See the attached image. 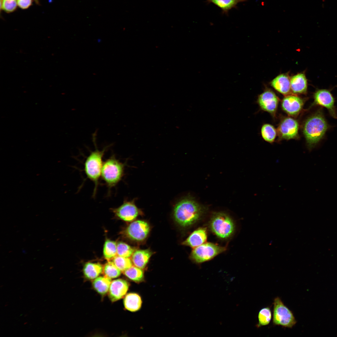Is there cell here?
<instances>
[{"mask_svg":"<svg viewBox=\"0 0 337 337\" xmlns=\"http://www.w3.org/2000/svg\"><path fill=\"white\" fill-rule=\"evenodd\" d=\"M204 207L192 198L185 197L178 201L173 210V216L176 222L183 227H189L198 222L205 212Z\"/></svg>","mask_w":337,"mask_h":337,"instance_id":"obj_1","label":"cell"},{"mask_svg":"<svg viewBox=\"0 0 337 337\" xmlns=\"http://www.w3.org/2000/svg\"><path fill=\"white\" fill-rule=\"evenodd\" d=\"M328 128L321 109L318 110L305 121L303 127L308 148H314L324 137Z\"/></svg>","mask_w":337,"mask_h":337,"instance_id":"obj_2","label":"cell"},{"mask_svg":"<svg viewBox=\"0 0 337 337\" xmlns=\"http://www.w3.org/2000/svg\"><path fill=\"white\" fill-rule=\"evenodd\" d=\"M96 135H93V140L95 146V150L91 152L86 158L84 164V170L87 177L94 184L93 196L95 197L96 193L101 177L103 164V158L105 152L110 145L105 147L101 150L97 148L95 142Z\"/></svg>","mask_w":337,"mask_h":337,"instance_id":"obj_3","label":"cell"},{"mask_svg":"<svg viewBox=\"0 0 337 337\" xmlns=\"http://www.w3.org/2000/svg\"><path fill=\"white\" fill-rule=\"evenodd\" d=\"M125 164L117 159L114 154L103 162L101 177L110 190L121 180L124 174Z\"/></svg>","mask_w":337,"mask_h":337,"instance_id":"obj_4","label":"cell"},{"mask_svg":"<svg viewBox=\"0 0 337 337\" xmlns=\"http://www.w3.org/2000/svg\"><path fill=\"white\" fill-rule=\"evenodd\" d=\"M209 225L212 232L222 239L230 237L233 233L235 228L232 219L226 213L221 212L213 214Z\"/></svg>","mask_w":337,"mask_h":337,"instance_id":"obj_5","label":"cell"},{"mask_svg":"<svg viewBox=\"0 0 337 337\" xmlns=\"http://www.w3.org/2000/svg\"><path fill=\"white\" fill-rule=\"evenodd\" d=\"M273 305V324L286 328H292L297 322L292 312L278 297L274 299Z\"/></svg>","mask_w":337,"mask_h":337,"instance_id":"obj_6","label":"cell"},{"mask_svg":"<svg viewBox=\"0 0 337 337\" xmlns=\"http://www.w3.org/2000/svg\"><path fill=\"white\" fill-rule=\"evenodd\" d=\"M225 247L207 242L196 247L190 254V258L197 263L209 261L226 250Z\"/></svg>","mask_w":337,"mask_h":337,"instance_id":"obj_7","label":"cell"},{"mask_svg":"<svg viewBox=\"0 0 337 337\" xmlns=\"http://www.w3.org/2000/svg\"><path fill=\"white\" fill-rule=\"evenodd\" d=\"M150 230L149 225L147 222L138 220L133 222L128 226L125 231V234L129 239L140 242L147 238Z\"/></svg>","mask_w":337,"mask_h":337,"instance_id":"obj_8","label":"cell"},{"mask_svg":"<svg viewBox=\"0 0 337 337\" xmlns=\"http://www.w3.org/2000/svg\"><path fill=\"white\" fill-rule=\"evenodd\" d=\"M314 102L312 106L319 105L326 108L330 114L335 118H337V114L335 106V99L330 92L326 89L317 90L314 94Z\"/></svg>","mask_w":337,"mask_h":337,"instance_id":"obj_9","label":"cell"},{"mask_svg":"<svg viewBox=\"0 0 337 337\" xmlns=\"http://www.w3.org/2000/svg\"><path fill=\"white\" fill-rule=\"evenodd\" d=\"M112 210L116 216L127 222L133 221L140 213L139 210L135 205L134 200H125L122 205L116 208L112 209Z\"/></svg>","mask_w":337,"mask_h":337,"instance_id":"obj_10","label":"cell"},{"mask_svg":"<svg viewBox=\"0 0 337 337\" xmlns=\"http://www.w3.org/2000/svg\"><path fill=\"white\" fill-rule=\"evenodd\" d=\"M299 124L295 120L290 117L284 119L279 126L277 132L281 139H295L298 136Z\"/></svg>","mask_w":337,"mask_h":337,"instance_id":"obj_11","label":"cell"},{"mask_svg":"<svg viewBox=\"0 0 337 337\" xmlns=\"http://www.w3.org/2000/svg\"><path fill=\"white\" fill-rule=\"evenodd\" d=\"M278 98L273 92L266 90L259 95L258 102L263 110L271 114H274L276 110Z\"/></svg>","mask_w":337,"mask_h":337,"instance_id":"obj_12","label":"cell"},{"mask_svg":"<svg viewBox=\"0 0 337 337\" xmlns=\"http://www.w3.org/2000/svg\"><path fill=\"white\" fill-rule=\"evenodd\" d=\"M129 287V284L126 280L118 279L111 283L108 291V296L112 302L122 298L126 294Z\"/></svg>","mask_w":337,"mask_h":337,"instance_id":"obj_13","label":"cell"},{"mask_svg":"<svg viewBox=\"0 0 337 337\" xmlns=\"http://www.w3.org/2000/svg\"><path fill=\"white\" fill-rule=\"evenodd\" d=\"M304 104L303 100L296 95H287L283 99L281 104L283 110L291 115H297L301 110Z\"/></svg>","mask_w":337,"mask_h":337,"instance_id":"obj_14","label":"cell"},{"mask_svg":"<svg viewBox=\"0 0 337 337\" xmlns=\"http://www.w3.org/2000/svg\"><path fill=\"white\" fill-rule=\"evenodd\" d=\"M207 237L206 229L200 228L192 232L182 244L194 248L204 243Z\"/></svg>","mask_w":337,"mask_h":337,"instance_id":"obj_15","label":"cell"},{"mask_svg":"<svg viewBox=\"0 0 337 337\" xmlns=\"http://www.w3.org/2000/svg\"><path fill=\"white\" fill-rule=\"evenodd\" d=\"M291 90L295 94L306 93L307 88V81L305 74L299 73L290 78Z\"/></svg>","mask_w":337,"mask_h":337,"instance_id":"obj_16","label":"cell"},{"mask_svg":"<svg viewBox=\"0 0 337 337\" xmlns=\"http://www.w3.org/2000/svg\"><path fill=\"white\" fill-rule=\"evenodd\" d=\"M271 86L277 91L285 95L290 93L291 90L290 78L287 74H280L273 79Z\"/></svg>","mask_w":337,"mask_h":337,"instance_id":"obj_17","label":"cell"},{"mask_svg":"<svg viewBox=\"0 0 337 337\" xmlns=\"http://www.w3.org/2000/svg\"><path fill=\"white\" fill-rule=\"evenodd\" d=\"M152 255L149 250H139L134 251L132 256V261L136 267L144 268Z\"/></svg>","mask_w":337,"mask_h":337,"instance_id":"obj_18","label":"cell"},{"mask_svg":"<svg viewBox=\"0 0 337 337\" xmlns=\"http://www.w3.org/2000/svg\"><path fill=\"white\" fill-rule=\"evenodd\" d=\"M125 308L131 312H135L139 310L141 306L142 301L140 296L134 293L127 294L123 301Z\"/></svg>","mask_w":337,"mask_h":337,"instance_id":"obj_19","label":"cell"},{"mask_svg":"<svg viewBox=\"0 0 337 337\" xmlns=\"http://www.w3.org/2000/svg\"><path fill=\"white\" fill-rule=\"evenodd\" d=\"M103 267L99 263L87 262L83 268V273L86 278L92 280L98 277L103 271Z\"/></svg>","mask_w":337,"mask_h":337,"instance_id":"obj_20","label":"cell"},{"mask_svg":"<svg viewBox=\"0 0 337 337\" xmlns=\"http://www.w3.org/2000/svg\"><path fill=\"white\" fill-rule=\"evenodd\" d=\"M111 282V279L104 276L95 279L92 285L93 288L96 292L104 296L109 291Z\"/></svg>","mask_w":337,"mask_h":337,"instance_id":"obj_21","label":"cell"},{"mask_svg":"<svg viewBox=\"0 0 337 337\" xmlns=\"http://www.w3.org/2000/svg\"><path fill=\"white\" fill-rule=\"evenodd\" d=\"M247 0H207L208 3H212L220 8L223 13L227 15L229 11L236 8L238 4Z\"/></svg>","mask_w":337,"mask_h":337,"instance_id":"obj_22","label":"cell"},{"mask_svg":"<svg viewBox=\"0 0 337 337\" xmlns=\"http://www.w3.org/2000/svg\"><path fill=\"white\" fill-rule=\"evenodd\" d=\"M116 242L109 239L106 240L104 246L103 253L105 258L108 260H112L117 255Z\"/></svg>","mask_w":337,"mask_h":337,"instance_id":"obj_23","label":"cell"},{"mask_svg":"<svg viewBox=\"0 0 337 337\" xmlns=\"http://www.w3.org/2000/svg\"><path fill=\"white\" fill-rule=\"evenodd\" d=\"M272 318L271 309L269 307H264L261 309L258 315V323L257 327L266 326L269 324Z\"/></svg>","mask_w":337,"mask_h":337,"instance_id":"obj_24","label":"cell"},{"mask_svg":"<svg viewBox=\"0 0 337 337\" xmlns=\"http://www.w3.org/2000/svg\"><path fill=\"white\" fill-rule=\"evenodd\" d=\"M123 272L127 277L135 282H140L144 279L143 271L141 269L136 266H131Z\"/></svg>","mask_w":337,"mask_h":337,"instance_id":"obj_25","label":"cell"},{"mask_svg":"<svg viewBox=\"0 0 337 337\" xmlns=\"http://www.w3.org/2000/svg\"><path fill=\"white\" fill-rule=\"evenodd\" d=\"M121 271L113 262L110 261L106 263L103 268L105 276L111 279L119 276L121 274Z\"/></svg>","mask_w":337,"mask_h":337,"instance_id":"obj_26","label":"cell"},{"mask_svg":"<svg viewBox=\"0 0 337 337\" xmlns=\"http://www.w3.org/2000/svg\"><path fill=\"white\" fill-rule=\"evenodd\" d=\"M261 133L263 139L266 141L272 143L276 136V131L274 127L269 124L264 125L262 127Z\"/></svg>","mask_w":337,"mask_h":337,"instance_id":"obj_27","label":"cell"},{"mask_svg":"<svg viewBox=\"0 0 337 337\" xmlns=\"http://www.w3.org/2000/svg\"><path fill=\"white\" fill-rule=\"evenodd\" d=\"M112 261L115 265L123 272L132 266V261L128 257L117 255L112 259Z\"/></svg>","mask_w":337,"mask_h":337,"instance_id":"obj_28","label":"cell"},{"mask_svg":"<svg viewBox=\"0 0 337 337\" xmlns=\"http://www.w3.org/2000/svg\"><path fill=\"white\" fill-rule=\"evenodd\" d=\"M117 255L125 257L130 256L134 252V249L127 244L119 242L117 244Z\"/></svg>","mask_w":337,"mask_h":337,"instance_id":"obj_29","label":"cell"},{"mask_svg":"<svg viewBox=\"0 0 337 337\" xmlns=\"http://www.w3.org/2000/svg\"><path fill=\"white\" fill-rule=\"evenodd\" d=\"M17 0H2L1 6L2 9L7 12H11L16 8Z\"/></svg>","mask_w":337,"mask_h":337,"instance_id":"obj_30","label":"cell"},{"mask_svg":"<svg viewBox=\"0 0 337 337\" xmlns=\"http://www.w3.org/2000/svg\"><path fill=\"white\" fill-rule=\"evenodd\" d=\"M32 0H17V5L22 9H26L32 5Z\"/></svg>","mask_w":337,"mask_h":337,"instance_id":"obj_31","label":"cell"}]
</instances>
